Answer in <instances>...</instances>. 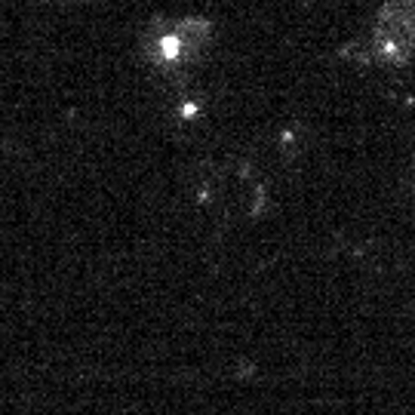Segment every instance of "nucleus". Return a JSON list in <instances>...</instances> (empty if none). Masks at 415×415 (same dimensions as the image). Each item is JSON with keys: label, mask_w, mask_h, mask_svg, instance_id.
I'll return each instance as SVG.
<instances>
[{"label": "nucleus", "mask_w": 415, "mask_h": 415, "mask_svg": "<svg viewBox=\"0 0 415 415\" xmlns=\"http://www.w3.org/2000/svg\"><path fill=\"white\" fill-rule=\"evenodd\" d=\"M212 37V25L200 16L160 19L145 34V56L157 68H185L191 65Z\"/></svg>", "instance_id": "1"}]
</instances>
